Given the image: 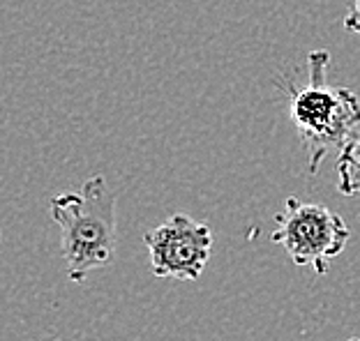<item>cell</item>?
I'll list each match as a JSON object with an SVG mask.
<instances>
[{
  "label": "cell",
  "instance_id": "cell-5",
  "mask_svg": "<svg viewBox=\"0 0 360 341\" xmlns=\"http://www.w3.org/2000/svg\"><path fill=\"white\" fill-rule=\"evenodd\" d=\"M338 189L345 196L360 199V129L351 134L338 157Z\"/></svg>",
  "mask_w": 360,
  "mask_h": 341
},
{
  "label": "cell",
  "instance_id": "cell-6",
  "mask_svg": "<svg viewBox=\"0 0 360 341\" xmlns=\"http://www.w3.org/2000/svg\"><path fill=\"white\" fill-rule=\"evenodd\" d=\"M345 30L360 35V0H354V5L349 7V12L345 16Z\"/></svg>",
  "mask_w": 360,
  "mask_h": 341
},
{
  "label": "cell",
  "instance_id": "cell-4",
  "mask_svg": "<svg viewBox=\"0 0 360 341\" xmlns=\"http://www.w3.org/2000/svg\"><path fill=\"white\" fill-rule=\"evenodd\" d=\"M150 256V270L160 279L196 281L206 270L212 254V231L183 213L143 235Z\"/></svg>",
  "mask_w": 360,
  "mask_h": 341
},
{
  "label": "cell",
  "instance_id": "cell-2",
  "mask_svg": "<svg viewBox=\"0 0 360 341\" xmlns=\"http://www.w3.org/2000/svg\"><path fill=\"white\" fill-rule=\"evenodd\" d=\"M60 229V251L68 277L81 283L93 270L113 263L118 247L116 196L102 175H93L81 192H65L49 203Z\"/></svg>",
  "mask_w": 360,
  "mask_h": 341
},
{
  "label": "cell",
  "instance_id": "cell-1",
  "mask_svg": "<svg viewBox=\"0 0 360 341\" xmlns=\"http://www.w3.org/2000/svg\"><path fill=\"white\" fill-rule=\"evenodd\" d=\"M328 51L307 55V83L289 88V116L307 152V170L316 173L321 161L342 150L360 129V100L354 91L328 81Z\"/></svg>",
  "mask_w": 360,
  "mask_h": 341
},
{
  "label": "cell",
  "instance_id": "cell-7",
  "mask_svg": "<svg viewBox=\"0 0 360 341\" xmlns=\"http://www.w3.org/2000/svg\"><path fill=\"white\" fill-rule=\"evenodd\" d=\"M349 341H360V337H354V339H349Z\"/></svg>",
  "mask_w": 360,
  "mask_h": 341
},
{
  "label": "cell",
  "instance_id": "cell-3",
  "mask_svg": "<svg viewBox=\"0 0 360 341\" xmlns=\"http://www.w3.org/2000/svg\"><path fill=\"white\" fill-rule=\"evenodd\" d=\"M270 238L284 247L296 265L326 274L333 258L345 251L351 231L345 219L321 203H305L291 196L275 217V231Z\"/></svg>",
  "mask_w": 360,
  "mask_h": 341
}]
</instances>
